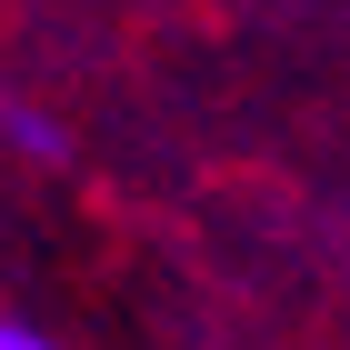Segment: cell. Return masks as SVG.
I'll list each match as a JSON object with an SVG mask.
<instances>
[{
  "label": "cell",
  "mask_w": 350,
  "mask_h": 350,
  "mask_svg": "<svg viewBox=\"0 0 350 350\" xmlns=\"http://www.w3.org/2000/svg\"><path fill=\"white\" fill-rule=\"evenodd\" d=\"M0 140H21V150H40V161H51V150H60V120H40V110H10V120H0Z\"/></svg>",
  "instance_id": "obj_1"
},
{
  "label": "cell",
  "mask_w": 350,
  "mask_h": 350,
  "mask_svg": "<svg viewBox=\"0 0 350 350\" xmlns=\"http://www.w3.org/2000/svg\"><path fill=\"white\" fill-rule=\"evenodd\" d=\"M0 350H60L51 330H30V321H0Z\"/></svg>",
  "instance_id": "obj_2"
}]
</instances>
